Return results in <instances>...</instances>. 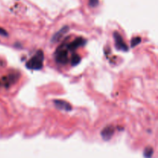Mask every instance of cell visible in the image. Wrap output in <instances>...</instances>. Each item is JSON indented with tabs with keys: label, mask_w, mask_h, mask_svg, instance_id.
I'll return each instance as SVG.
<instances>
[{
	"label": "cell",
	"mask_w": 158,
	"mask_h": 158,
	"mask_svg": "<svg viewBox=\"0 0 158 158\" xmlns=\"http://www.w3.org/2000/svg\"><path fill=\"white\" fill-rule=\"evenodd\" d=\"M54 104L56 107L61 110L70 111L72 109V106L68 102L62 100H55Z\"/></svg>",
	"instance_id": "obj_7"
},
{
	"label": "cell",
	"mask_w": 158,
	"mask_h": 158,
	"mask_svg": "<svg viewBox=\"0 0 158 158\" xmlns=\"http://www.w3.org/2000/svg\"><path fill=\"white\" fill-rule=\"evenodd\" d=\"M113 37H114L115 40V46H116V48L119 50L124 51L126 52L128 51V46L126 43H125L124 40H123L122 36L118 32H114L113 33Z\"/></svg>",
	"instance_id": "obj_3"
},
{
	"label": "cell",
	"mask_w": 158,
	"mask_h": 158,
	"mask_svg": "<svg viewBox=\"0 0 158 158\" xmlns=\"http://www.w3.org/2000/svg\"><path fill=\"white\" fill-rule=\"evenodd\" d=\"M0 35L2 36H8V32H6V29L0 27Z\"/></svg>",
	"instance_id": "obj_12"
},
{
	"label": "cell",
	"mask_w": 158,
	"mask_h": 158,
	"mask_svg": "<svg viewBox=\"0 0 158 158\" xmlns=\"http://www.w3.org/2000/svg\"><path fill=\"white\" fill-rule=\"evenodd\" d=\"M81 61V57L78 54H74L73 57H72V60H71V64L73 66H75L76 65L80 62Z\"/></svg>",
	"instance_id": "obj_9"
},
{
	"label": "cell",
	"mask_w": 158,
	"mask_h": 158,
	"mask_svg": "<svg viewBox=\"0 0 158 158\" xmlns=\"http://www.w3.org/2000/svg\"><path fill=\"white\" fill-rule=\"evenodd\" d=\"M69 29H69L68 26L62 27L61 29H60L58 32H56V33L53 35L52 39H51V42H52V43H58V42L67 33Z\"/></svg>",
	"instance_id": "obj_5"
},
{
	"label": "cell",
	"mask_w": 158,
	"mask_h": 158,
	"mask_svg": "<svg viewBox=\"0 0 158 158\" xmlns=\"http://www.w3.org/2000/svg\"><path fill=\"white\" fill-rule=\"evenodd\" d=\"M55 58L58 63L66 64L68 62V49H66V46L59 47L56 53H55Z\"/></svg>",
	"instance_id": "obj_2"
},
{
	"label": "cell",
	"mask_w": 158,
	"mask_h": 158,
	"mask_svg": "<svg viewBox=\"0 0 158 158\" xmlns=\"http://www.w3.org/2000/svg\"><path fill=\"white\" fill-rule=\"evenodd\" d=\"M154 154V149L151 147H147L143 151V157L145 158H151Z\"/></svg>",
	"instance_id": "obj_8"
},
{
	"label": "cell",
	"mask_w": 158,
	"mask_h": 158,
	"mask_svg": "<svg viewBox=\"0 0 158 158\" xmlns=\"http://www.w3.org/2000/svg\"><path fill=\"white\" fill-rule=\"evenodd\" d=\"M115 129L113 126H106L104 130L101 131V137L104 140H109L111 139L114 134Z\"/></svg>",
	"instance_id": "obj_6"
},
{
	"label": "cell",
	"mask_w": 158,
	"mask_h": 158,
	"mask_svg": "<svg viewBox=\"0 0 158 158\" xmlns=\"http://www.w3.org/2000/svg\"><path fill=\"white\" fill-rule=\"evenodd\" d=\"M99 3V0H89V4L91 7H96Z\"/></svg>",
	"instance_id": "obj_11"
},
{
	"label": "cell",
	"mask_w": 158,
	"mask_h": 158,
	"mask_svg": "<svg viewBox=\"0 0 158 158\" xmlns=\"http://www.w3.org/2000/svg\"><path fill=\"white\" fill-rule=\"evenodd\" d=\"M86 43V40L82 37L76 38V40H74L73 41L70 43L66 45V47L68 50L70 51H74L76 49H78L80 46H83L84 44Z\"/></svg>",
	"instance_id": "obj_4"
},
{
	"label": "cell",
	"mask_w": 158,
	"mask_h": 158,
	"mask_svg": "<svg viewBox=\"0 0 158 158\" xmlns=\"http://www.w3.org/2000/svg\"><path fill=\"white\" fill-rule=\"evenodd\" d=\"M140 41H141V39L139 36H136V37L133 38L131 40V47H135L136 46H137L138 44L140 43Z\"/></svg>",
	"instance_id": "obj_10"
},
{
	"label": "cell",
	"mask_w": 158,
	"mask_h": 158,
	"mask_svg": "<svg viewBox=\"0 0 158 158\" xmlns=\"http://www.w3.org/2000/svg\"><path fill=\"white\" fill-rule=\"evenodd\" d=\"M44 62V54L43 50L40 49L33 57L26 62V66L29 70H39L43 68Z\"/></svg>",
	"instance_id": "obj_1"
}]
</instances>
